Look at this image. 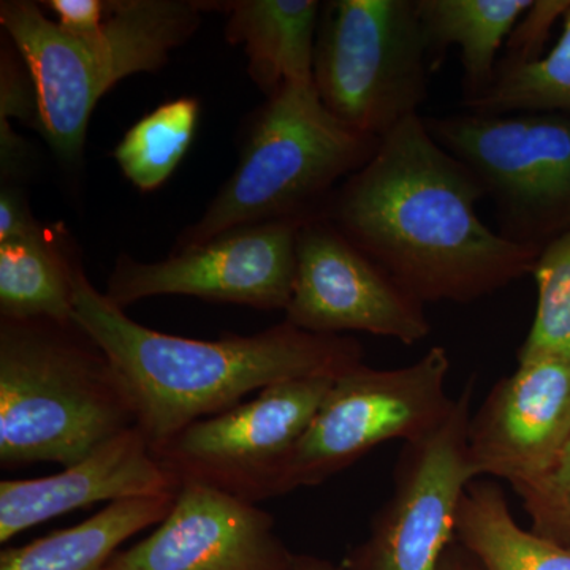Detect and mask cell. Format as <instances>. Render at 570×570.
<instances>
[{
  "mask_svg": "<svg viewBox=\"0 0 570 570\" xmlns=\"http://www.w3.org/2000/svg\"><path fill=\"white\" fill-rule=\"evenodd\" d=\"M75 324L110 360L151 449L245 396L303 377L343 376L363 363L354 337L317 335L284 321L255 335L216 341L157 332L132 321L82 272L73 273Z\"/></svg>",
  "mask_w": 570,
  "mask_h": 570,
  "instance_id": "obj_2",
  "label": "cell"
},
{
  "mask_svg": "<svg viewBox=\"0 0 570 570\" xmlns=\"http://www.w3.org/2000/svg\"><path fill=\"white\" fill-rule=\"evenodd\" d=\"M198 115L197 99L179 97L135 124L115 151L116 163L126 178L142 193L159 189L189 149Z\"/></svg>",
  "mask_w": 570,
  "mask_h": 570,
  "instance_id": "obj_21",
  "label": "cell"
},
{
  "mask_svg": "<svg viewBox=\"0 0 570 570\" xmlns=\"http://www.w3.org/2000/svg\"><path fill=\"white\" fill-rule=\"evenodd\" d=\"M569 7L570 0H532L530 9L521 14L505 41V52L499 58L498 70L524 66L542 58L551 29L562 20Z\"/></svg>",
  "mask_w": 570,
  "mask_h": 570,
  "instance_id": "obj_25",
  "label": "cell"
},
{
  "mask_svg": "<svg viewBox=\"0 0 570 570\" xmlns=\"http://www.w3.org/2000/svg\"><path fill=\"white\" fill-rule=\"evenodd\" d=\"M47 9L58 18V26L71 36H89L99 31L110 14L112 2L102 0H48Z\"/></svg>",
  "mask_w": 570,
  "mask_h": 570,
  "instance_id": "obj_27",
  "label": "cell"
},
{
  "mask_svg": "<svg viewBox=\"0 0 570 570\" xmlns=\"http://www.w3.org/2000/svg\"><path fill=\"white\" fill-rule=\"evenodd\" d=\"M70 250L50 239L43 227L0 245V317L75 324Z\"/></svg>",
  "mask_w": 570,
  "mask_h": 570,
  "instance_id": "obj_20",
  "label": "cell"
},
{
  "mask_svg": "<svg viewBox=\"0 0 570 570\" xmlns=\"http://www.w3.org/2000/svg\"><path fill=\"white\" fill-rule=\"evenodd\" d=\"M456 540L483 570H570V550L524 530L493 479H475L461 499Z\"/></svg>",
  "mask_w": 570,
  "mask_h": 570,
  "instance_id": "obj_19",
  "label": "cell"
},
{
  "mask_svg": "<svg viewBox=\"0 0 570 570\" xmlns=\"http://www.w3.org/2000/svg\"><path fill=\"white\" fill-rule=\"evenodd\" d=\"M379 141L337 119L314 81L285 85L258 112L234 175L183 236V249L249 225L321 216Z\"/></svg>",
  "mask_w": 570,
  "mask_h": 570,
  "instance_id": "obj_5",
  "label": "cell"
},
{
  "mask_svg": "<svg viewBox=\"0 0 570 570\" xmlns=\"http://www.w3.org/2000/svg\"><path fill=\"white\" fill-rule=\"evenodd\" d=\"M423 119L434 140L482 184L499 235L540 253L569 234L570 115L464 111Z\"/></svg>",
  "mask_w": 570,
  "mask_h": 570,
  "instance_id": "obj_7",
  "label": "cell"
},
{
  "mask_svg": "<svg viewBox=\"0 0 570 570\" xmlns=\"http://www.w3.org/2000/svg\"><path fill=\"white\" fill-rule=\"evenodd\" d=\"M531 276L538 302L517 362L558 358L570 362V232L540 250Z\"/></svg>",
  "mask_w": 570,
  "mask_h": 570,
  "instance_id": "obj_23",
  "label": "cell"
},
{
  "mask_svg": "<svg viewBox=\"0 0 570 570\" xmlns=\"http://www.w3.org/2000/svg\"><path fill=\"white\" fill-rule=\"evenodd\" d=\"M450 358L434 346L395 370L360 363L336 379L281 472L279 497L317 487L390 441L407 442L436 426L452 406Z\"/></svg>",
  "mask_w": 570,
  "mask_h": 570,
  "instance_id": "obj_8",
  "label": "cell"
},
{
  "mask_svg": "<svg viewBox=\"0 0 570 570\" xmlns=\"http://www.w3.org/2000/svg\"><path fill=\"white\" fill-rule=\"evenodd\" d=\"M532 0H415L425 33L431 71L441 69L450 47L460 50L463 105L485 96L497 80L505 47Z\"/></svg>",
  "mask_w": 570,
  "mask_h": 570,
  "instance_id": "obj_17",
  "label": "cell"
},
{
  "mask_svg": "<svg viewBox=\"0 0 570 570\" xmlns=\"http://www.w3.org/2000/svg\"><path fill=\"white\" fill-rule=\"evenodd\" d=\"M483 198L474 174L415 115L381 138L324 216L425 305H464L531 275L540 254L491 230L478 213Z\"/></svg>",
  "mask_w": 570,
  "mask_h": 570,
  "instance_id": "obj_1",
  "label": "cell"
},
{
  "mask_svg": "<svg viewBox=\"0 0 570 570\" xmlns=\"http://www.w3.org/2000/svg\"><path fill=\"white\" fill-rule=\"evenodd\" d=\"M557 45L538 61L499 69L485 96L464 105L475 115L551 111L570 115V7Z\"/></svg>",
  "mask_w": 570,
  "mask_h": 570,
  "instance_id": "obj_22",
  "label": "cell"
},
{
  "mask_svg": "<svg viewBox=\"0 0 570 570\" xmlns=\"http://www.w3.org/2000/svg\"><path fill=\"white\" fill-rule=\"evenodd\" d=\"M333 377L281 382L250 401L184 428L154 455L179 483H200L246 502L279 497L292 450L316 417Z\"/></svg>",
  "mask_w": 570,
  "mask_h": 570,
  "instance_id": "obj_10",
  "label": "cell"
},
{
  "mask_svg": "<svg viewBox=\"0 0 570 570\" xmlns=\"http://www.w3.org/2000/svg\"><path fill=\"white\" fill-rule=\"evenodd\" d=\"M532 532L570 550V448L551 471L512 485Z\"/></svg>",
  "mask_w": 570,
  "mask_h": 570,
  "instance_id": "obj_24",
  "label": "cell"
},
{
  "mask_svg": "<svg viewBox=\"0 0 570 570\" xmlns=\"http://www.w3.org/2000/svg\"><path fill=\"white\" fill-rule=\"evenodd\" d=\"M137 426L121 379L77 324L0 318V466L62 468Z\"/></svg>",
  "mask_w": 570,
  "mask_h": 570,
  "instance_id": "obj_3",
  "label": "cell"
},
{
  "mask_svg": "<svg viewBox=\"0 0 570 570\" xmlns=\"http://www.w3.org/2000/svg\"><path fill=\"white\" fill-rule=\"evenodd\" d=\"M200 3L184 0L112 2L99 31L71 36L39 3H0V24L36 86L40 130L63 164H80L89 119L116 82L156 71L200 24Z\"/></svg>",
  "mask_w": 570,
  "mask_h": 570,
  "instance_id": "obj_4",
  "label": "cell"
},
{
  "mask_svg": "<svg viewBox=\"0 0 570 570\" xmlns=\"http://www.w3.org/2000/svg\"><path fill=\"white\" fill-rule=\"evenodd\" d=\"M472 393L469 381L436 426L403 442L392 494L343 570H439L456 539L461 499L475 480L468 455Z\"/></svg>",
  "mask_w": 570,
  "mask_h": 570,
  "instance_id": "obj_9",
  "label": "cell"
},
{
  "mask_svg": "<svg viewBox=\"0 0 570 570\" xmlns=\"http://www.w3.org/2000/svg\"><path fill=\"white\" fill-rule=\"evenodd\" d=\"M430 55L415 0L322 6L313 78L318 97L358 132L384 138L430 97Z\"/></svg>",
  "mask_w": 570,
  "mask_h": 570,
  "instance_id": "obj_6",
  "label": "cell"
},
{
  "mask_svg": "<svg viewBox=\"0 0 570 570\" xmlns=\"http://www.w3.org/2000/svg\"><path fill=\"white\" fill-rule=\"evenodd\" d=\"M227 39L245 48L249 75L269 97L285 85L313 82L322 3L317 0H239L224 3Z\"/></svg>",
  "mask_w": 570,
  "mask_h": 570,
  "instance_id": "obj_16",
  "label": "cell"
},
{
  "mask_svg": "<svg viewBox=\"0 0 570 570\" xmlns=\"http://www.w3.org/2000/svg\"><path fill=\"white\" fill-rule=\"evenodd\" d=\"M439 570H483L479 561L455 539L442 558Z\"/></svg>",
  "mask_w": 570,
  "mask_h": 570,
  "instance_id": "obj_30",
  "label": "cell"
},
{
  "mask_svg": "<svg viewBox=\"0 0 570 570\" xmlns=\"http://www.w3.org/2000/svg\"><path fill=\"white\" fill-rule=\"evenodd\" d=\"M295 570H343V566L333 564L332 561L313 554L295 553Z\"/></svg>",
  "mask_w": 570,
  "mask_h": 570,
  "instance_id": "obj_31",
  "label": "cell"
},
{
  "mask_svg": "<svg viewBox=\"0 0 570 570\" xmlns=\"http://www.w3.org/2000/svg\"><path fill=\"white\" fill-rule=\"evenodd\" d=\"M40 228L20 190L3 184L0 193V245L31 236Z\"/></svg>",
  "mask_w": 570,
  "mask_h": 570,
  "instance_id": "obj_28",
  "label": "cell"
},
{
  "mask_svg": "<svg viewBox=\"0 0 570 570\" xmlns=\"http://www.w3.org/2000/svg\"><path fill=\"white\" fill-rule=\"evenodd\" d=\"M285 321L317 333L362 332L406 346L431 335L426 305L321 216L296 236L294 294Z\"/></svg>",
  "mask_w": 570,
  "mask_h": 570,
  "instance_id": "obj_12",
  "label": "cell"
},
{
  "mask_svg": "<svg viewBox=\"0 0 570 570\" xmlns=\"http://www.w3.org/2000/svg\"><path fill=\"white\" fill-rule=\"evenodd\" d=\"M272 513L200 483H183L156 530L104 570H295Z\"/></svg>",
  "mask_w": 570,
  "mask_h": 570,
  "instance_id": "obj_13",
  "label": "cell"
},
{
  "mask_svg": "<svg viewBox=\"0 0 570 570\" xmlns=\"http://www.w3.org/2000/svg\"><path fill=\"white\" fill-rule=\"evenodd\" d=\"M570 448V362H519L490 390L468 430L475 479L510 487L547 474Z\"/></svg>",
  "mask_w": 570,
  "mask_h": 570,
  "instance_id": "obj_14",
  "label": "cell"
},
{
  "mask_svg": "<svg viewBox=\"0 0 570 570\" xmlns=\"http://www.w3.org/2000/svg\"><path fill=\"white\" fill-rule=\"evenodd\" d=\"M305 220H272L236 228L154 264L122 255L105 295L122 309L153 296L184 295L261 311H285L294 294L296 236Z\"/></svg>",
  "mask_w": 570,
  "mask_h": 570,
  "instance_id": "obj_11",
  "label": "cell"
},
{
  "mask_svg": "<svg viewBox=\"0 0 570 570\" xmlns=\"http://www.w3.org/2000/svg\"><path fill=\"white\" fill-rule=\"evenodd\" d=\"M179 483L154 455L137 426L94 449L89 455L39 479L0 482V543L97 502L178 493Z\"/></svg>",
  "mask_w": 570,
  "mask_h": 570,
  "instance_id": "obj_15",
  "label": "cell"
},
{
  "mask_svg": "<svg viewBox=\"0 0 570 570\" xmlns=\"http://www.w3.org/2000/svg\"><path fill=\"white\" fill-rule=\"evenodd\" d=\"M175 494L121 499L91 519L0 553V570H104L126 540L157 527Z\"/></svg>",
  "mask_w": 570,
  "mask_h": 570,
  "instance_id": "obj_18",
  "label": "cell"
},
{
  "mask_svg": "<svg viewBox=\"0 0 570 570\" xmlns=\"http://www.w3.org/2000/svg\"><path fill=\"white\" fill-rule=\"evenodd\" d=\"M11 118L40 129L39 99L31 73L24 61L20 63L10 48L3 47L0 59V121H10Z\"/></svg>",
  "mask_w": 570,
  "mask_h": 570,
  "instance_id": "obj_26",
  "label": "cell"
},
{
  "mask_svg": "<svg viewBox=\"0 0 570 570\" xmlns=\"http://www.w3.org/2000/svg\"><path fill=\"white\" fill-rule=\"evenodd\" d=\"M29 164V145L14 132L10 121H0V168L2 178L20 176Z\"/></svg>",
  "mask_w": 570,
  "mask_h": 570,
  "instance_id": "obj_29",
  "label": "cell"
}]
</instances>
